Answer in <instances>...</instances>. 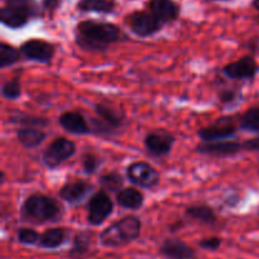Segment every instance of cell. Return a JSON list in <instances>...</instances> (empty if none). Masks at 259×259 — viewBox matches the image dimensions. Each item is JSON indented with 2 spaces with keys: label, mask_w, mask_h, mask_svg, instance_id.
I'll list each match as a JSON object with an SVG mask.
<instances>
[{
  "label": "cell",
  "mask_w": 259,
  "mask_h": 259,
  "mask_svg": "<svg viewBox=\"0 0 259 259\" xmlns=\"http://www.w3.org/2000/svg\"><path fill=\"white\" fill-rule=\"evenodd\" d=\"M77 9L81 12H95L109 14L115 9L114 0H80L77 3Z\"/></svg>",
  "instance_id": "d4e9b609"
},
{
  "label": "cell",
  "mask_w": 259,
  "mask_h": 259,
  "mask_svg": "<svg viewBox=\"0 0 259 259\" xmlns=\"http://www.w3.org/2000/svg\"><path fill=\"white\" fill-rule=\"evenodd\" d=\"M132 32L141 38L151 37L162 29L163 24L151 12H134L128 17Z\"/></svg>",
  "instance_id": "9c48e42d"
},
{
  "label": "cell",
  "mask_w": 259,
  "mask_h": 259,
  "mask_svg": "<svg viewBox=\"0 0 259 259\" xmlns=\"http://www.w3.org/2000/svg\"><path fill=\"white\" fill-rule=\"evenodd\" d=\"M22 95V86L18 78H12L3 83L2 96L7 100H17Z\"/></svg>",
  "instance_id": "f1b7e54d"
},
{
  "label": "cell",
  "mask_w": 259,
  "mask_h": 259,
  "mask_svg": "<svg viewBox=\"0 0 259 259\" xmlns=\"http://www.w3.org/2000/svg\"><path fill=\"white\" fill-rule=\"evenodd\" d=\"M114 210V202L105 190H99L88 202V222L93 227H100L110 218Z\"/></svg>",
  "instance_id": "5b68a950"
},
{
  "label": "cell",
  "mask_w": 259,
  "mask_h": 259,
  "mask_svg": "<svg viewBox=\"0 0 259 259\" xmlns=\"http://www.w3.org/2000/svg\"><path fill=\"white\" fill-rule=\"evenodd\" d=\"M186 217L190 220H192V222H196L205 225H212L218 220V215L215 212V210L212 207H210L209 205L205 204L192 205V206L187 207Z\"/></svg>",
  "instance_id": "44dd1931"
},
{
  "label": "cell",
  "mask_w": 259,
  "mask_h": 259,
  "mask_svg": "<svg viewBox=\"0 0 259 259\" xmlns=\"http://www.w3.org/2000/svg\"><path fill=\"white\" fill-rule=\"evenodd\" d=\"M239 126L248 133H259V106L250 108L240 116Z\"/></svg>",
  "instance_id": "484cf974"
},
{
  "label": "cell",
  "mask_w": 259,
  "mask_h": 259,
  "mask_svg": "<svg viewBox=\"0 0 259 259\" xmlns=\"http://www.w3.org/2000/svg\"><path fill=\"white\" fill-rule=\"evenodd\" d=\"M91 235L88 232H81L75 235L72 240V247L70 249V258L82 259L90 252Z\"/></svg>",
  "instance_id": "cb8c5ba5"
},
{
  "label": "cell",
  "mask_w": 259,
  "mask_h": 259,
  "mask_svg": "<svg viewBox=\"0 0 259 259\" xmlns=\"http://www.w3.org/2000/svg\"><path fill=\"white\" fill-rule=\"evenodd\" d=\"M91 189L93 186L89 182L83 181V180H76V181H71L63 185L58 194H60L61 199L65 200L66 202L75 205L82 201L91 191Z\"/></svg>",
  "instance_id": "e0dca14e"
},
{
  "label": "cell",
  "mask_w": 259,
  "mask_h": 259,
  "mask_svg": "<svg viewBox=\"0 0 259 259\" xmlns=\"http://www.w3.org/2000/svg\"><path fill=\"white\" fill-rule=\"evenodd\" d=\"M237 134V125L232 116H223L211 125L201 128L197 136L202 142L228 141Z\"/></svg>",
  "instance_id": "52a82bcc"
},
{
  "label": "cell",
  "mask_w": 259,
  "mask_h": 259,
  "mask_svg": "<svg viewBox=\"0 0 259 259\" xmlns=\"http://www.w3.org/2000/svg\"><path fill=\"white\" fill-rule=\"evenodd\" d=\"M142 222L136 215H126L101 232L100 243L106 248H119L141 237Z\"/></svg>",
  "instance_id": "3957f363"
},
{
  "label": "cell",
  "mask_w": 259,
  "mask_h": 259,
  "mask_svg": "<svg viewBox=\"0 0 259 259\" xmlns=\"http://www.w3.org/2000/svg\"><path fill=\"white\" fill-rule=\"evenodd\" d=\"M58 121H60V125L71 134L86 136L91 133V125L88 123L85 116L77 111H66L61 114Z\"/></svg>",
  "instance_id": "9a60e30c"
},
{
  "label": "cell",
  "mask_w": 259,
  "mask_h": 259,
  "mask_svg": "<svg viewBox=\"0 0 259 259\" xmlns=\"http://www.w3.org/2000/svg\"><path fill=\"white\" fill-rule=\"evenodd\" d=\"M126 177L132 184L142 189H154L158 186L159 172L148 162H133L126 167Z\"/></svg>",
  "instance_id": "8992f818"
},
{
  "label": "cell",
  "mask_w": 259,
  "mask_h": 259,
  "mask_svg": "<svg viewBox=\"0 0 259 259\" xmlns=\"http://www.w3.org/2000/svg\"><path fill=\"white\" fill-rule=\"evenodd\" d=\"M148 9L162 24L174 22L180 15V7L172 0H149Z\"/></svg>",
  "instance_id": "2e32d148"
},
{
  "label": "cell",
  "mask_w": 259,
  "mask_h": 259,
  "mask_svg": "<svg viewBox=\"0 0 259 259\" xmlns=\"http://www.w3.org/2000/svg\"><path fill=\"white\" fill-rule=\"evenodd\" d=\"M94 110L98 115V119H100L105 125H108L109 128H111L116 133L125 124L126 119L124 111L114 108L110 104L98 103L94 105Z\"/></svg>",
  "instance_id": "5bb4252c"
},
{
  "label": "cell",
  "mask_w": 259,
  "mask_h": 259,
  "mask_svg": "<svg viewBox=\"0 0 259 259\" xmlns=\"http://www.w3.org/2000/svg\"><path fill=\"white\" fill-rule=\"evenodd\" d=\"M47 134L39 128H19L17 131V138L24 148H37L43 143Z\"/></svg>",
  "instance_id": "7402d4cb"
},
{
  "label": "cell",
  "mask_w": 259,
  "mask_h": 259,
  "mask_svg": "<svg viewBox=\"0 0 259 259\" xmlns=\"http://www.w3.org/2000/svg\"><path fill=\"white\" fill-rule=\"evenodd\" d=\"M29 19V14L19 9H15V8L4 5L2 10H0V20H2V23L5 27L12 28V29H18V28L24 27Z\"/></svg>",
  "instance_id": "ffe728a7"
},
{
  "label": "cell",
  "mask_w": 259,
  "mask_h": 259,
  "mask_svg": "<svg viewBox=\"0 0 259 259\" xmlns=\"http://www.w3.org/2000/svg\"><path fill=\"white\" fill-rule=\"evenodd\" d=\"M70 238V232L66 228H51L40 234L38 247L42 249H57L65 244Z\"/></svg>",
  "instance_id": "ac0fdd59"
},
{
  "label": "cell",
  "mask_w": 259,
  "mask_h": 259,
  "mask_svg": "<svg viewBox=\"0 0 259 259\" xmlns=\"http://www.w3.org/2000/svg\"><path fill=\"white\" fill-rule=\"evenodd\" d=\"M243 149L247 152H259V137L245 141L243 143Z\"/></svg>",
  "instance_id": "836d02e7"
},
{
  "label": "cell",
  "mask_w": 259,
  "mask_h": 259,
  "mask_svg": "<svg viewBox=\"0 0 259 259\" xmlns=\"http://www.w3.org/2000/svg\"><path fill=\"white\" fill-rule=\"evenodd\" d=\"M81 163H82V169L86 175H94L100 167L101 161L95 153L86 152L81 158Z\"/></svg>",
  "instance_id": "4dcf8cb0"
},
{
  "label": "cell",
  "mask_w": 259,
  "mask_h": 259,
  "mask_svg": "<svg viewBox=\"0 0 259 259\" xmlns=\"http://www.w3.org/2000/svg\"><path fill=\"white\" fill-rule=\"evenodd\" d=\"M43 4H45V7L47 8V9L53 10L57 8L58 0H45V3H43Z\"/></svg>",
  "instance_id": "e575fe53"
},
{
  "label": "cell",
  "mask_w": 259,
  "mask_h": 259,
  "mask_svg": "<svg viewBox=\"0 0 259 259\" xmlns=\"http://www.w3.org/2000/svg\"><path fill=\"white\" fill-rule=\"evenodd\" d=\"M121 37L118 25L98 20H83L75 29L76 45L83 51H106Z\"/></svg>",
  "instance_id": "6da1fadb"
},
{
  "label": "cell",
  "mask_w": 259,
  "mask_h": 259,
  "mask_svg": "<svg viewBox=\"0 0 259 259\" xmlns=\"http://www.w3.org/2000/svg\"><path fill=\"white\" fill-rule=\"evenodd\" d=\"M40 235L35 232L34 229L30 228H20L17 232V239L20 244L24 245H33L38 244Z\"/></svg>",
  "instance_id": "1f68e13d"
},
{
  "label": "cell",
  "mask_w": 259,
  "mask_h": 259,
  "mask_svg": "<svg viewBox=\"0 0 259 259\" xmlns=\"http://www.w3.org/2000/svg\"><path fill=\"white\" fill-rule=\"evenodd\" d=\"M159 253L168 259H195L196 252L194 248L177 238H168L159 247Z\"/></svg>",
  "instance_id": "4fadbf2b"
},
{
  "label": "cell",
  "mask_w": 259,
  "mask_h": 259,
  "mask_svg": "<svg viewBox=\"0 0 259 259\" xmlns=\"http://www.w3.org/2000/svg\"><path fill=\"white\" fill-rule=\"evenodd\" d=\"M195 151L200 154L211 157H232L243 151V143L235 141L201 142L197 144Z\"/></svg>",
  "instance_id": "7c38bea8"
},
{
  "label": "cell",
  "mask_w": 259,
  "mask_h": 259,
  "mask_svg": "<svg viewBox=\"0 0 259 259\" xmlns=\"http://www.w3.org/2000/svg\"><path fill=\"white\" fill-rule=\"evenodd\" d=\"M9 123L14 125H19L20 128H46L50 125V120L47 118L37 115H30L25 113H15L9 118Z\"/></svg>",
  "instance_id": "603a6c76"
},
{
  "label": "cell",
  "mask_w": 259,
  "mask_h": 259,
  "mask_svg": "<svg viewBox=\"0 0 259 259\" xmlns=\"http://www.w3.org/2000/svg\"><path fill=\"white\" fill-rule=\"evenodd\" d=\"M20 55H22L20 51L13 46L5 42L0 43V68L5 70L10 66L15 65L20 60Z\"/></svg>",
  "instance_id": "4316f807"
},
{
  "label": "cell",
  "mask_w": 259,
  "mask_h": 259,
  "mask_svg": "<svg viewBox=\"0 0 259 259\" xmlns=\"http://www.w3.org/2000/svg\"><path fill=\"white\" fill-rule=\"evenodd\" d=\"M240 99H242V93L238 89L228 88L222 89L219 91V101L224 106L237 105V104L240 103Z\"/></svg>",
  "instance_id": "f546056e"
},
{
  "label": "cell",
  "mask_w": 259,
  "mask_h": 259,
  "mask_svg": "<svg viewBox=\"0 0 259 259\" xmlns=\"http://www.w3.org/2000/svg\"><path fill=\"white\" fill-rule=\"evenodd\" d=\"M100 185L106 192H116L118 194L121 190L124 184V179L118 172H109V174L103 175L99 180Z\"/></svg>",
  "instance_id": "83f0119b"
},
{
  "label": "cell",
  "mask_w": 259,
  "mask_h": 259,
  "mask_svg": "<svg viewBox=\"0 0 259 259\" xmlns=\"http://www.w3.org/2000/svg\"><path fill=\"white\" fill-rule=\"evenodd\" d=\"M200 248L205 250H218L222 245V239L219 237H209L204 238L199 242Z\"/></svg>",
  "instance_id": "d6a6232c"
},
{
  "label": "cell",
  "mask_w": 259,
  "mask_h": 259,
  "mask_svg": "<svg viewBox=\"0 0 259 259\" xmlns=\"http://www.w3.org/2000/svg\"><path fill=\"white\" fill-rule=\"evenodd\" d=\"M116 202L123 209L136 211L143 206L144 195L136 187H125L116 194Z\"/></svg>",
  "instance_id": "d6986e66"
},
{
  "label": "cell",
  "mask_w": 259,
  "mask_h": 259,
  "mask_svg": "<svg viewBox=\"0 0 259 259\" xmlns=\"http://www.w3.org/2000/svg\"><path fill=\"white\" fill-rule=\"evenodd\" d=\"M62 214L63 209L60 202L43 194L29 195L20 207L22 219L33 224L56 223L62 218Z\"/></svg>",
  "instance_id": "7a4b0ae2"
},
{
  "label": "cell",
  "mask_w": 259,
  "mask_h": 259,
  "mask_svg": "<svg viewBox=\"0 0 259 259\" xmlns=\"http://www.w3.org/2000/svg\"><path fill=\"white\" fill-rule=\"evenodd\" d=\"M76 153V144L65 137L56 138L42 154V162L47 168H57Z\"/></svg>",
  "instance_id": "277c9868"
},
{
  "label": "cell",
  "mask_w": 259,
  "mask_h": 259,
  "mask_svg": "<svg viewBox=\"0 0 259 259\" xmlns=\"http://www.w3.org/2000/svg\"><path fill=\"white\" fill-rule=\"evenodd\" d=\"M259 72V65L252 55L243 56L235 62L222 68V73L230 80H253Z\"/></svg>",
  "instance_id": "ba28073f"
},
{
  "label": "cell",
  "mask_w": 259,
  "mask_h": 259,
  "mask_svg": "<svg viewBox=\"0 0 259 259\" xmlns=\"http://www.w3.org/2000/svg\"><path fill=\"white\" fill-rule=\"evenodd\" d=\"M175 144V137L166 129H157L151 132L144 138V147L153 157H164L171 153Z\"/></svg>",
  "instance_id": "8fae6325"
},
{
  "label": "cell",
  "mask_w": 259,
  "mask_h": 259,
  "mask_svg": "<svg viewBox=\"0 0 259 259\" xmlns=\"http://www.w3.org/2000/svg\"><path fill=\"white\" fill-rule=\"evenodd\" d=\"M19 51L23 57L27 58L28 61L39 63H50L56 52L55 46L52 43L47 42V40L38 39V38L25 40L20 46Z\"/></svg>",
  "instance_id": "30bf717a"
},
{
  "label": "cell",
  "mask_w": 259,
  "mask_h": 259,
  "mask_svg": "<svg viewBox=\"0 0 259 259\" xmlns=\"http://www.w3.org/2000/svg\"><path fill=\"white\" fill-rule=\"evenodd\" d=\"M253 7L255 8V9L258 10V13H259V0H253ZM258 24H259V14H258Z\"/></svg>",
  "instance_id": "d590c367"
}]
</instances>
